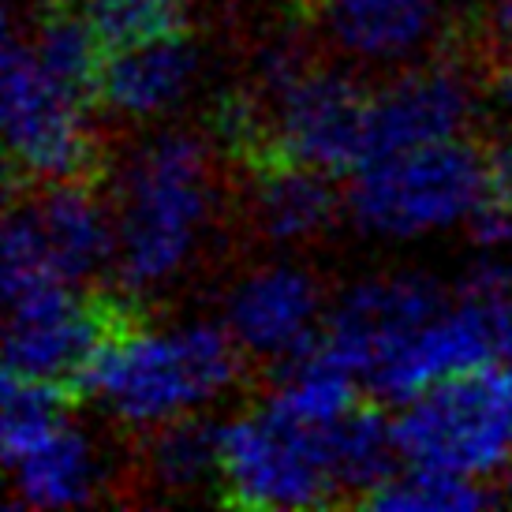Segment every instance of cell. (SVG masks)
<instances>
[{
    "instance_id": "obj_19",
    "label": "cell",
    "mask_w": 512,
    "mask_h": 512,
    "mask_svg": "<svg viewBox=\"0 0 512 512\" xmlns=\"http://www.w3.org/2000/svg\"><path fill=\"white\" fill-rule=\"evenodd\" d=\"M143 471L150 490L165 498H191L221 486V423L202 412L150 430Z\"/></svg>"
},
{
    "instance_id": "obj_29",
    "label": "cell",
    "mask_w": 512,
    "mask_h": 512,
    "mask_svg": "<svg viewBox=\"0 0 512 512\" xmlns=\"http://www.w3.org/2000/svg\"><path fill=\"white\" fill-rule=\"evenodd\" d=\"M509 498H512V471H509Z\"/></svg>"
},
{
    "instance_id": "obj_20",
    "label": "cell",
    "mask_w": 512,
    "mask_h": 512,
    "mask_svg": "<svg viewBox=\"0 0 512 512\" xmlns=\"http://www.w3.org/2000/svg\"><path fill=\"white\" fill-rule=\"evenodd\" d=\"M326 449L341 498L367 501L404 464L397 445V423H389L382 412L363 408V404H356L333 427H326Z\"/></svg>"
},
{
    "instance_id": "obj_21",
    "label": "cell",
    "mask_w": 512,
    "mask_h": 512,
    "mask_svg": "<svg viewBox=\"0 0 512 512\" xmlns=\"http://www.w3.org/2000/svg\"><path fill=\"white\" fill-rule=\"evenodd\" d=\"M490 501L494 498H490L486 483H475V479H464V475H449V471L400 464L370 494L367 505L382 512H468L483 509Z\"/></svg>"
},
{
    "instance_id": "obj_27",
    "label": "cell",
    "mask_w": 512,
    "mask_h": 512,
    "mask_svg": "<svg viewBox=\"0 0 512 512\" xmlns=\"http://www.w3.org/2000/svg\"><path fill=\"white\" fill-rule=\"evenodd\" d=\"M494 109H498L501 124L512 135V60L505 64V72L498 75V83H494Z\"/></svg>"
},
{
    "instance_id": "obj_26",
    "label": "cell",
    "mask_w": 512,
    "mask_h": 512,
    "mask_svg": "<svg viewBox=\"0 0 512 512\" xmlns=\"http://www.w3.org/2000/svg\"><path fill=\"white\" fill-rule=\"evenodd\" d=\"M486 27H490V38H494L505 53H512V0H490Z\"/></svg>"
},
{
    "instance_id": "obj_13",
    "label": "cell",
    "mask_w": 512,
    "mask_h": 512,
    "mask_svg": "<svg viewBox=\"0 0 512 512\" xmlns=\"http://www.w3.org/2000/svg\"><path fill=\"white\" fill-rule=\"evenodd\" d=\"M12 479V501L34 512H68L98 501L105 456L72 415L64 412L38 434L0 449Z\"/></svg>"
},
{
    "instance_id": "obj_6",
    "label": "cell",
    "mask_w": 512,
    "mask_h": 512,
    "mask_svg": "<svg viewBox=\"0 0 512 512\" xmlns=\"http://www.w3.org/2000/svg\"><path fill=\"white\" fill-rule=\"evenodd\" d=\"M221 490L243 509L299 512L341 498L329 464L326 430L299 427L273 408L221 423Z\"/></svg>"
},
{
    "instance_id": "obj_23",
    "label": "cell",
    "mask_w": 512,
    "mask_h": 512,
    "mask_svg": "<svg viewBox=\"0 0 512 512\" xmlns=\"http://www.w3.org/2000/svg\"><path fill=\"white\" fill-rule=\"evenodd\" d=\"M86 15L105 49H113L176 30L184 23V0H86Z\"/></svg>"
},
{
    "instance_id": "obj_3",
    "label": "cell",
    "mask_w": 512,
    "mask_h": 512,
    "mask_svg": "<svg viewBox=\"0 0 512 512\" xmlns=\"http://www.w3.org/2000/svg\"><path fill=\"white\" fill-rule=\"evenodd\" d=\"M486 187V154L468 139L367 157L344 191L348 221L382 243H412L468 225Z\"/></svg>"
},
{
    "instance_id": "obj_22",
    "label": "cell",
    "mask_w": 512,
    "mask_h": 512,
    "mask_svg": "<svg viewBox=\"0 0 512 512\" xmlns=\"http://www.w3.org/2000/svg\"><path fill=\"white\" fill-rule=\"evenodd\" d=\"M27 38L49 72L98 98V72L101 60H105V42H101V34L90 23V15H72L57 8L53 15H45Z\"/></svg>"
},
{
    "instance_id": "obj_9",
    "label": "cell",
    "mask_w": 512,
    "mask_h": 512,
    "mask_svg": "<svg viewBox=\"0 0 512 512\" xmlns=\"http://www.w3.org/2000/svg\"><path fill=\"white\" fill-rule=\"evenodd\" d=\"M329 303L322 281L292 258H270L243 270L221 299V322L247 359L285 363L318 344Z\"/></svg>"
},
{
    "instance_id": "obj_12",
    "label": "cell",
    "mask_w": 512,
    "mask_h": 512,
    "mask_svg": "<svg viewBox=\"0 0 512 512\" xmlns=\"http://www.w3.org/2000/svg\"><path fill=\"white\" fill-rule=\"evenodd\" d=\"M202 45L184 27L105 49L98 101L128 124H154L180 113L202 83Z\"/></svg>"
},
{
    "instance_id": "obj_14",
    "label": "cell",
    "mask_w": 512,
    "mask_h": 512,
    "mask_svg": "<svg viewBox=\"0 0 512 512\" xmlns=\"http://www.w3.org/2000/svg\"><path fill=\"white\" fill-rule=\"evenodd\" d=\"M494 359V322L479 299L460 292L456 303H445L412 341L389 359L367 389L374 397L404 404L427 393L430 385L449 382L464 370H475Z\"/></svg>"
},
{
    "instance_id": "obj_18",
    "label": "cell",
    "mask_w": 512,
    "mask_h": 512,
    "mask_svg": "<svg viewBox=\"0 0 512 512\" xmlns=\"http://www.w3.org/2000/svg\"><path fill=\"white\" fill-rule=\"evenodd\" d=\"M356 389L359 374L322 341L281 363L262 404L299 427L326 430L356 408Z\"/></svg>"
},
{
    "instance_id": "obj_5",
    "label": "cell",
    "mask_w": 512,
    "mask_h": 512,
    "mask_svg": "<svg viewBox=\"0 0 512 512\" xmlns=\"http://www.w3.org/2000/svg\"><path fill=\"white\" fill-rule=\"evenodd\" d=\"M90 98L45 68L27 34L12 30L0 57V116L8 161L30 184L83 180L98 139L90 124Z\"/></svg>"
},
{
    "instance_id": "obj_28",
    "label": "cell",
    "mask_w": 512,
    "mask_h": 512,
    "mask_svg": "<svg viewBox=\"0 0 512 512\" xmlns=\"http://www.w3.org/2000/svg\"><path fill=\"white\" fill-rule=\"evenodd\" d=\"M38 4H45V8H72L79 0H38Z\"/></svg>"
},
{
    "instance_id": "obj_24",
    "label": "cell",
    "mask_w": 512,
    "mask_h": 512,
    "mask_svg": "<svg viewBox=\"0 0 512 512\" xmlns=\"http://www.w3.org/2000/svg\"><path fill=\"white\" fill-rule=\"evenodd\" d=\"M464 228L479 251H512V139L486 154L483 199Z\"/></svg>"
},
{
    "instance_id": "obj_17",
    "label": "cell",
    "mask_w": 512,
    "mask_h": 512,
    "mask_svg": "<svg viewBox=\"0 0 512 512\" xmlns=\"http://www.w3.org/2000/svg\"><path fill=\"white\" fill-rule=\"evenodd\" d=\"M243 214L258 240L292 251L322 240L337 225V217L344 214V195H337L329 172L266 157L247 184Z\"/></svg>"
},
{
    "instance_id": "obj_7",
    "label": "cell",
    "mask_w": 512,
    "mask_h": 512,
    "mask_svg": "<svg viewBox=\"0 0 512 512\" xmlns=\"http://www.w3.org/2000/svg\"><path fill=\"white\" fill-rule=\"evenodd\" d=\"M258 94L266 105V157L311 165L329 176L367 161L370 94L352 72L307 60L285 83Z\"/></svg>"
},
{
    "instance_id": "obj_8",
    "label": "cell",
    "mask_w": 512,
    "mask_h": 512,
    "mask_svg": "<svg viewBox=\"0 0 512 512\" xmlns=\"http://www.w3.org/2000/svg\"><path fill=\"white\" fill-rule=\"evenodd\" d=\"M445 303L449 296L430 273H370L329 303L326 344L367 385Z\"/></svg>"
},
{
    "instance_id": "obj_11",
    "label": "cell",
    "mask_w": 512,
    "mask_h": 512,
    "mask_svg": "<svg viewBox=\"0 0 512 512\" xmlns=\"http://www.w3.org/2000/svg\"><path fill=\"white\" fill-rule=\"evenodd\" d=\"M8 326H4V363L8 374L45 385H79L101 348L109 322L86 303L75 285L49 281L8 296Z\"/></svg>"
},
{
    "instance_id": "obj_25",
    "label": "cell",
    "mask_w": 512,
    "mask_h": 512,
    "mask_svg": "<svg viewBox=\"0 0 512 512\" xmlns=\"http://www.w3.org/2000/svg\"><path fill=\"white\" fill-rule=\"evenodd\" d=\"M483 307L490 311V322H494V359L512 370V285Z\"/></svg>"
},
{
    "instance_id": "obj_4",
    "label": "cell",
    "mask_w": 512,
    "mask_h": 512,
    "mask_svg": "<svg viewBox=\"0 0 512 512\" xmlns=\"http://www.w3.org/2000/svg\"><path fill=\"white\" fill-rule=\"evenodd\" d=\"M400 460L490 483L512 471V370L498 359L464 370L397 412Z\"/></svg>"
},
{
    "instance_id": "obj_16",
    "label": "cell",
    "mask_w": 512,
    "mask_h": 512,
    "mask_svg": "<svg viewBox=\"0 0 512 512\" xmlns=\"http://www.w3.org/2000/svg\"><path fill=\"white\" fill-rule=\"evenodd\" d=\"M34 228L60 281L86 288L101 273H113L116 262V217L113 202H105L83 180L42 184L27 199Z\"/></svg>"
},
{
    "instance_id": "obj_15",
    "label": "cell",
    "mask_w": 512,
    "mask_h": 512,
    "mask_svg": "<svg viewBox=\"0 0 512 512\" xmlns=\"http://www.w3.org/2000/svg\"><path fill=\"white\" fill-rule=\"evenodd\" d=\"M329 45L359 68H404L430 53L441 30L438 0H322Z\"/></svg>"
},
{
    "instance_id": "obj_10",
    "label": "cell",
    "mask_w": 512,
    "mask_h": 512,
    "mask_svg": "<svg viewBox=\"0 0 512 512\" xmlns=\"http://www.w3.org/2000/svg\"><path fill=\"white\" fill-rule=\"evenodd\" d=\"M479 116V83L460 60L404 64L370 94L367 157L464 139Z\"/></svg>"
},
{
    "instance_id": "obj_2",
    "label": "cell",
    "mask_w": 512,
    "mask_h": 512,
    "mask_svg": "<svg viewBox=\"0 0 512 512\" xmlns=\"http://www.w3.org/2000/svg\"><path fill=\"white\" fill-rule=\"evenodd\" d=\"M243 352L225 322L180 318L109 329L79 389L109 423L135 434L210 412L236 389Z\"/></svg>"
},
{
    "instance_id": "obj_1",
    "label": "cell",
    "mask_w": 512,
    "mask_h": 512,
    "mask_svg": "<svg viewBox=\"0 0 512 512\" xmlns=\"http://www.w3.org/2000/svg\"><path fill=\"white\" fill-rule=\"evenodd\" d=\"M113 277L131 299H154L187 281L217 225L214 154L195 131H154L135 143L113 187Z\"/></svg>"
}]
</instances>
